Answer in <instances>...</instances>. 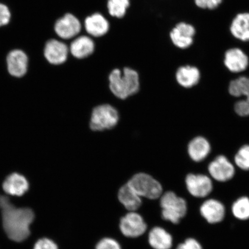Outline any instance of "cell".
I'll return each mask as SVG.
<instances>
[{"label": "cell", "instance_id": "29", "mask_svg": "<svg viewBox=\"0 0 249 249\" xmlns=\"http://www.w3.org/2000/svg\"><path fill=\"white\" fill-rule=\"evenodd\" d=\"M34 249H58L57 245L55 243L47 238L39 239L37 241Z\"/></svg>", "mask_w": 249, "mask_h": 249}, {"label": "cell", "instance_id": "10", "mask_svg": "<svg viewBox=\"0 0 249 249\" xmlns=\"http://www.w3.org/2000/svg\"><path fill=\"white\" fill-rule=\"evenodd\" d=\"M56 34L64 39H69L76 36L82 29V25L74 15L67 14L58 19L55 24Z\"/></svg>", "mask_w": 249, "mask_h": 249}, {"label": "cell", "instance_id": "25", "mask_svg": "<svg viewBox=\"0 0 249 249\" xmlns=\"http://www.w3.org/2000/svg\"><path fill=\"white\" fill-rule=\"evenodd\" d=\"M232 211L233 215L238 219H249V198L243 197L238 199L232 205Z\"/></svg>", "mask_w": 249, "mask_h": 249}, {"label": "cell", "instance_id": "32", "mask_svg": "<svg viewBox=\"0 0 249 249\" xmlns=\"http://www.w3.org/2000/svg\"><path fill=\"white\" fill-rule=\"evenodd\" d=\"M177 249H192L191 248H190L188 245H186L185 243H183V244H179L178 246V247L177 248Z\"/></svg>", "mask_w": 249, "mask_h": 249}, {"label": "cell", "instance_id": "30", "mask_svg": "<svg viewBox=\"0 0 249 249\" xmlns=\"http://www.w3.org/2000/svg\"><path fill=\"white\" fill-rule=\"evenodd\" d=\"M11 13L7 6L0 4V27L5 26L9 22Z\"/></svg>", "mask_w": 249, "mask_h": 249}, {"label": "cell", "instance_id": "15", "mask_svg": "<svg viewBox=\"0 0 249 249\" xmlns=\"http://www.w3.org/2000/svg\"><path fill=\"white\" fill-rule=\"evenodd\" d=\"M2 188L8 195L21 196L29 190V183L23 176L18 173H13L6 178L3 182Z\"/></svg>", "mask_w": 249, "mask_h": 249}, {"label": "cell", "instance_id": "7", "mask_svg": "<svg viewBox=\"0 0 249 249\" xmlns=\"http://www.w3.org/2000/svg\"><path fill=\"white\" fill-rule=\"evenodd\" d=\"M121 233L127 238H135L147 231V225L143 217L136 212H129L120 220Z\"/></svg>", "mask_w": 249, "mask_h": 249}, {"label": "cell", "instance_id": "12", "mask_svg": "<svg viewBox=\"0 0 249 249\" xmlns=\"http://www.w3.org/2000/svg\"><path fill=\"white\" fill-rule=\"evenodd\" d=\"M28 57L20 50H14L8 54L7 58V68L9 74L16 77H23L28 70Z\"/></svg>", "mask_w": 249, "mask_h": 249}, {"label": "cell", "instance_id": "27", "mask_svg": "<svg viewBox=\"0 0 249 249\" xmlns=\"http://www.w3.org/2000/svg\"><path fill=\"white\" fill-rule=\"evenodd\" d=\"M95 249H121V245L114 239L105 238L99 241Z\"/></svg>", "mask_w": 249, "mask_h": 249}, {"label": "cell", "instance_id": "13", "mask_svg": "<svg viewBox=\"0 0 249 249\" xmlns=\"http://www.w3.org/2000/svg\"><path fill=\"white\" fill-rule=\"evenodd\" d=\"M44 55L50 63L60 65L67 60L68 48L63 42L55 39L50 40L46 43Z\"/></svg>", "mask_w": 249, "mask_h": 249}, {"label": "cell", "instance_id": "20", "mask_svg": "<svg viewBox=\"0 0 249 249\" xmlns=\"http://www.w3.org/2000/svg\"><path fill=\"white\" fill-rule=\"evenodd\" d=\"M148 242L154 249H171L173 238L166 230L160 227H155L149 232Z\"/></svg>", "mask_w": 249, "mask_h": 249}, {"label": "cell", "instance_id": "11", "mask_svg": "<svg viewBox=\"0 0 249 249\" xmlns=\"http://www.w3.org/2000/svg\"><path fill=\"white\" fill-rule=\"evenodd\" d=\"M208 170L213 178L220 182H226L231 179L235 174V169L227 158L219 156L212 161Z\"/></svg>", "mask_w": 249, "mask_h": 249}, {"label": "cell", "instance_id": "9", "mask_svg": "<svg viewBox=\"0 0 249 249\" xmlns=\"http://www.w3.org/2000/svg\"><path fill=\"white\" fill-rule=\"evenodd\" d=\"M195 34L196 30L192 25L182 22L177 24L171 31L170 38L174 45L185 49L194 43Z\"/></svg>", "mask_w": 249, "mask_h": 249}, {"label": "cell", "instance_id": "14", "mask_svg": "<svg viewBox=\"0 0 249 249\" xmlns=\"http://www.w3.org/2000/svg\"><path fill=\"white\" fill-rule=\"evenodd\" d=\"M225 66L233 73H239L247 70L249 64L248 55L241 49L232 48L226 52Z\"/></svg>", "mask_w": 249, "mask_h": 249}, {"label": "cell", "instance_id": "21", "mask_svg": "<svg viewBox=\"0 0 249 249\" xmlns=\"http://www.w3.org/2000/svg\"><path fill=\"white\" fill-rule=\"evenodd\" d=\"M230 31L235 38L242 41H249V13L236 15L232 21Z\"/></svg>", "mask_w": 249, "mask_h": 249}, {"label": "cell", "instance_id": "18", "mask_svg": "<svg viewBox=\"0 0 249 249\" xmlns=\"http://www.w3.org/2000/svg\"><path fill=\"white\" fill-rule=\"evenodd\" d=\"M85 26L87 32L94 37L104 36L108 32L110 25L101 14L95 13L86 18Z\"/></svg>", "mask_w": 249, "mask_h": 249}, {"label": "cell", "instance_id": "28", "mask_svg": "<svg viewBox=\"0 0 249 249\" xmlns=\"http://www.w3.org/2000/svg\"><path fill=\"white\" fill-rule=\"evenodd\" d=\"M195 4L202 9H214L218 7L222 0H195Z\"/></svg>", "mask_w": 249, "mask_h": 249}, {"label": "cell", "instance_id": "31", "mask_svg": "<svg viewBox=\"0 0 249 249\" xmlns=\"http://www.w3.org/2000/svg\"><path fill=\"white\" fill-rule=\"evenodd\" d=\"M185 243L192 249H202L201 245L194 238L187 239Z\"/></svg>", "mask_w": 249, "mask_h": 249}, {"label": "cell", "instance_id": "6", "mask_svg": "<svg viewBox=\"0 0 249 249\" xmlns=\"http://www.w3.org/2000/svg\"><path fill=\"white\" fill-rule=\"evenodd\" d=\"M229 92L235 97L245 96V99L236 103L235 110L239 116H249V78L240 77L230 84Z\"/></svg>", "mask_w": 249, "mask_h": 249}, {"label": "cell", "instance_id": "4", "mask_svg": "<svg viewBox=\"0 0 249 249\" xmlns=\"http://www.w3.org/2000/svg\"><path fill=\"white\" fill-rule=\"evenodd\" d=\"M119 113L111 105L104 104L93 109L89 127L93 131L102 132L113 128L119 121Z\"/></svg>", "mask_w": 249, "mask_h": 249}, {"label": "cell", "instance_id": "16", "mask_svg": "<svg viewBox=\"0 0 249 249\" xmlns=\"http://www.w3.org/2000/svg\"><path fill=\"white\" fill-rule=\"evenodd\" d=\"M200 213L208 223L214 224L220 222L223 219L225 208L220 202L210 199L202 204Z\"/></svg>", "mask_w": 249, "mask_h": 249}, {"label": "cell", "instance_id": "24", "mask_svg": "<svg viewBox=\"0 0 249 249\" xmlns=\"http://www.w3.org/2000/svg\"><path fill=\"white\" fill-rule=\"evenodd\" d=\"M129 0H108L107 8L112 17L122 18L129 7Z\"/></svg>", "mask_w": 249, "mask_h": 249}, {"label": "cell", "instance_id": "5", "mask_svg": "<svg viewBox=\"0 0 249 249\" xmlns=\"http://www.w3.org/2000/svg\"><path fill=\"white\" fill-rule=\"evenodd\" d=\"M161 215L165 220L173 224H178L185 216L187 204L184 199L178 197L175 193L167 192L160 198Z\"/></svg>", "mask_w": 249, "mask_h": 249}, {"label": "cell", "instance_id": "8", "mask_svg": "<svg viewBox=\"0 0 249 249\" xmlns=\"http://www.w3.org/2000/svg\"><path fill=\"white\" fill-rule=\"evenodd\" d=\"M185 182L188 191L196 197H206L213 191V182L206 176L190 174L187 176Z\"/></svg>", "mask_w": 249, "mask_h": 249}, {"label": "cell", "instance_id": "22", "mask_svg": "<svg viewBox=\"0 0 249 249\" xmlns=\"http://www.w3.org/2000/svg\"><path fill=\"white\" fill-rule=\"evenodd\" d=\"M200 79V71L195 67H180L176 72V80L180 86L185 88H191L197 85Z\"/></svg>", "mask_w": 249, "mask_h": 249}, {"label": "cell", "instance_id": "23", "mask_svg": "<svg viewBox=\"0 0 249 249\" xmlns=\"http://www.w3.org/2000/svg\"><path fill=\"white\" fill-rule=\"evenodd\" d=\"M188 150L193 160L200 161L209 154L211 146L208 140L202 137H197L190 142Z\"/></svg>", "mask_w": 249, "mask_h": 249}, {"label": "cell", "instance_id": "17", "mask_svg": "<svg viewBox=\"0 0 249 249\" xmlns=\"http://www.w3.org/2000/svg\"><path fill=\"white\" fill-rule=\"evenodd\" d=\"M118 198L120 203L129 212H135L142 204V198L127 183L120 189Z\"/></svg>", "mask_w": 249, "mask_h": 249}, {"label": "cell", "instance_id": "2", "mask_svg": "<svg viewBox=\"0 0 249 249\" xmlns=\"http://www.w3.org/2000/svg\"><path fill=\"white\" fill-rule=\"evenodd\" d=\"M109 89L114 96L122 100L135 95L140 89L138 72L130 68H124L123 71L115 69L109 74Z\"/></svg>", "mask_w": 249, "mask_h": 249}, {"label": "cell", "instance_id": "19", "mask_svg": "<svg viewBox=\"0 0 249 249\" xmlns=\"http://www.w3.org/2000/svg\"><path fill=\"white\" fill-rule=\"evenodd\" d=\"M95 50L93 40L88 36H80L71 42L70 51L73 57L83 59L91 55Z\"/></svg>", "mask_w": 249, "mask_h": 249}, {"label": "cell", "instance_id": "1", "mask_svg": "<svg viewBox=\"0 0 249 249\" xmlns=\"http://www.w3.org/2000/svg\"><path fill=\"white\" fill-rule=\"evenodd\" d=\"M0 210L2 223L6 235L16 242H21L29 237L30 226L35 219V213L29 208H18L5 196L0 195Z\"/></svg>", "mask_w": 249, "mask_h": 249}, {"label": "cell", "instance_id": "26", "mask_svg": "<svg viewBox=\"0 0 249 249\" xmlns=\"http://www.w3.org/2000/svg\"><path fill=\"white\" fill-rule=\"evenodd\" d=\"M235 161L238 167L244 170H249V145L243 146L236 154Z\"/></svg>", "mask_w": 249, "mask_h": 249}, {"label": "cell", "instance_id": "3", "mask_svg": "<svg viewBox=\"0 0 249 249\" xmlns=\"http://www.w3.org/2000/svg\"><path fill=\"white\" fill-rule=\"evenodd\" d=\"M127 183L142 198L157 200L163 194L161 183L147 173L136 174Z\"/></svg>", "mask_w": 249, "mask_h": 249}]
</instances>
